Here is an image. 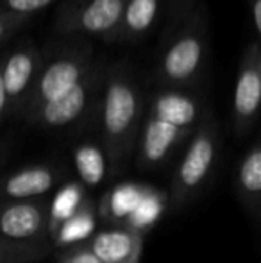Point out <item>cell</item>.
Wrapping results in <instances>:
<instances>
[{
  "label": "cell",
  "instance_id": "cell-26",
  "mask_svg": "<svg viewBox=\"0 0 261 263\" xmlns=\"http://www.w3.org/2000/svg\"><path fill=\"white\" fill-rule=\"evenodd\" d=\"M9 117V106H7L6 88H4V77H2V55H0V124Z\"/></svg>",
  "mask_w": 261,
  "mask_h": 263
},
{
  "label": "cell",
  "instance_id": "cell-7",
  "mask_svg": "<svg viewBox=\"0 0 261 263\" xmlns=\"http://www.w3.org/2000/svg\"><path fill=\"white\" fill-rule=\"evenodd\" d=\"M124 0H66L56 16L63 38H98L116 42Z\"/></svg>",
  "mask_w": 261,
  "mask_h": 263
},
{
  "label": "cell",
  "instance_id": "cell-24",
  "mask_svg": "<svg viewBox=\"0 0 261 263\" xmlns=\"http://www.w3.org/2000/svg\"><path fill=\"white\" fill-rule=\"evenodd\" d=\"M31 18H20V16H7V14H0V45L11 40L18 31L29 24Z\"/></svg>",
  "mask_w": 261,
  "mask_h": 263
},
{
  "label": "cell",
  "instance_id": "cell-20",
  "mask_svg": "<svg viewBox=\"0 0 261 263\" xmlns=\"http://www.w3.org/2000/svg\"><path fill=\"white\" fill-rule=\"evenodd\" d=\"M52 253L49 240L45 242H13L0 238V263H36Z\"/></svg>",
  "mask_w": 261,
  "mask_h": 263
},
{
  "label": "cell",
  "instance_id": "cell-23",
  "mask_svg": "<svg viewBox=\"0 0 261 263\" xmlns=\"http://www.w3.org/2000/svg\"><path fill=\"white\" fill-rule=\"evenodd\" d=\"M56 263H102L90 246L86 243H79V246L66 247V249H59L56 254Z\"/></svg>",
  "mask_w": 261,
  "mask_h": 263
},
{
  "label": "cell",
  "instance_id": "cell-16",
  "mask_svg": "<svg viewBox=\"0 0 261 263\" xmlns=\"http://www.w3.org/2000/svg\"><path fill=\"white\" fill-rule=\"evenodd\" d=\"M161 0H124L116 42L138 43L149 34L159 18Z\"/></svg>",
  "mask_w": 261,
  "mask_h": 263
},
{
  "label": "cell",
  "instance_id": "cell-10",
  "mask_svg": "<svg viewBox=\"0 0 261 263\" xmlns=\"http://www.w3.org/2000/svg\"><path fill=\"white\" fill-rule=\"evenodd\" d=\"M0 238L13 242L49 240V199L0 201Z\"/></svg>",
  "mask_w": 261,
  "mask_h": 263
},
{
  "label": "cell",
  "instance_id": "cell-15",
  "mask_svg": "<svg viewBox=\"0 0 261 263\" xmlns=\"http://www.w3.org/2000/svg\"><path fill=\"white\" fill-rule=\"evenodd\" d=\"M73 165H75L79 183L84 188H97L113 176V166L108 153L101 142L84 140L77 143L72 151Z\"/></svg>",
  "mask_w": 261,
  "mask_h": 263
},
{
  "label": "cell",
  "instance_id": "cell-3",
  "mask_svg": "<svg viewBox=\"0 0 261 263\" xmlns=\"http://www.w3.org/2000/svg\"><path fill=\"white\" fill-rule=\"evenodd\" d=\"M208 22L198 4L193 13L168 34L154 66L157 88L190 90L200 81L208 61Z\"/></svg>",
  "mask_w": 261,
  "mask_h": 263
},
{
  "label": "cell",
  "instance_id": "cell-2",
  "mask_svg": "<svg viewBox=\"0 0 261 263\" xmlns=\"http://www.w3.org/2000/svg\"><path fill=\"white\" fill-rule=\"evenodd\" d=\"M101 124V143L108 153L113 172L136 151L142 125L145 95L134 70L127 63L106 66L104 83L97 107Z\"/></svg>",
  "mask_w": 261,
  "mask_h": 263
},
{
  "label": "cell",
  "instance_id": "cell-12",
  "mask_svg": "<svg viewBox=\"0 0 261 263\" xmlns=\"http://www.w3.org/2000/svg\"><path fill=\"white\" fill-rule=\"evenodd\" d=\"M145 236L124 226H109L88 240V246L102 263H139Z\"/></svg>",
  "mask_w": 261,
  "mask_h": 263
},
{
  "label": "cell",
  "instance_id": "cell-6",
  "mask_svg": "<svg viewBox=\"0 0 261 263\" xmlns=\"http://www.w3.org/2000/svg\"><path fill=\"white\" fill-rule=\"evenodd\" d=\"M104 65L93 63V66L75 86L70 88L61 97L39 106L31 115H27L25 120L34 127L47 131H57L81 122L97 107L104 83Z\"/></svg>",
  "mask_w": 261,
  "mask_h": 263
},
{
  "label": "cell",
  "instance_id": "cell-18",
  "mask_svg": "<svg viewBox=\"0 0 261 263\" xmlns=\"http://www.w3.org/2000/svg\"><path fill=\"white\" fill-rule=\"evenodd\" d=\"M168 210V192L163 188H157L149 184L143 194L139 204L132 211V215L127 218L124 228H129L132 231L145 236L157 222L163 218L165 211Z\"/></svg>",
  "mask_w": 261,
  "mask_h": 263
},
{
  "label": "cell",
  "instance_id": "cell-17",
  "mask_svg": "<svg viewBox=\"0 0 261 263\" xmlns=\"http://www.w3.org/2000/svg\"><path fill=\"white\" fill-rule=\"evenodd\" d=\"M97 204L91 199H88L77 213L66 218L56 231L50 233V246L59 251L72 246H79V243H86L97 231Z\"/></svg>",
  "mask_w": 261,
  "mask_h": 263
},
{
  "label": "cell",
  "instance_id": "cell-14",
  "mask_svg": "<svg viewBox=\"0 0 261 263\" xmlns=\"http://www.w3.org/2000/svg\"><path fill=\"white\" fill-rule=\"evenodd\" d=\"M147 186L149 184L138 181H122L106 190L97 204L98 218L109 226H126L127 218L142 201Z\"/></svg>",
  "mask_w": 261,
  "mask_h": 263
},
{
  "label": "cell",
  "instance_id": "cell-11",
  "mask_svg": "<svg viewBox=\"0 0 261 263\" xmlns=\"http://www.w3.org/2000/svg\"><path fill=\"white\" fill-rule=\"evenodd\" d=\"M63 179V170L50 163L22 166L0 177V201H25L49 195Z\"/></svg>",
  "mask_w": 261,
  "mask_h": 263
},
{
  "label": "cell",
  "instance_id": "cell-25",
  "mask_svg": "<svg viewBox=\"0 0 261 263\" xmlns=\"http://www.w3.org/2000/svg\"><path fill=\"white\" fill-rule=\"evenodd\" d=\"M247 2V11H249V20L254 29L256 36L261 34V0H245Z\"/></svg>",
  "mask_w": 261,
  "mask_h": 263
},
{
  "label": "cell",
  "instance_id": "cell-21",
  "mask_svg": "<svg viewBox=\"0 0 261 263\" xmlns=\"http://www.w3.org/2000/svg\"><path fill=\"white\" fill-rule=\"evenodd\" d=\"M56 0H0V14L32 18V14L47 9Z\"/></svg>",
  "mask_w": 261,
  "mask_h": 263
},
{
  "label": "cell",
  "instance_id": "cell-4",
  "mask_svg": "<svg viewBox=\"0 0 261 263\" xmlns=\"http://www.w3.org/2000/svg\"><path fill=\"white\" fill-rule=\"evenodd\" d=\"M220 156V129L211 111L202 113L195 131L175 166L168 192V208L188 206L211 179Z\"/></svg>",
  "mask_w": 261,
  "mask_h": 263
},
{
  "label": "cell",
  "instance_id": "cell-9",
  "mask_svg": "<svg viewBox=\"0 0 261 263\" xmlns=\"http://www.w3.org/2000/svg\"><path fill=\"white\" fill-rule=\"evenodd\" d=\"M261 104V47L259 40H252L245 47L238 65L236 84L233 95V127L244 136L254 127Z\"/></svg>",
  "mask_w": 261,
  "mask_h": 263
},
{
  "label": "cell",
  "instance_id": "cell-5",
  "mask_svg": "<svg viewBox=\"0 0 261 263\" xmlns=\"http://www.w3.org/2000/svg\"><path fill=\"white\" fill-rule=\"evenodd\" d=\"M93 63V47L86 38H65L63 43L43 54L42 70L22 117L66 93L86 76Z\"/></svg>",
  "mask_w": 261,
  "mask_h": 263
},
{
  "label": "cell",
  "instance_id": "cell-1",
  "mask_svg": "<svg viewBox=\"0 0 261 263\" xmlns=\"http://www.w3.org/2000/svg\"><path fill=\"white\" fill-rule=\"evenodd\" d=\"M200 99L190 90L157 88L145 101L136 163L142 170L167 165L190 140L202 117Z\"/></svg>",
  "mask_w": 261,
  "mask_h": 263
},
{
  "label": "cell",
  "instance_id": "cell-27",
  "mask_svg": "<svg viewBox=\"0 0 261 263\" xmlns=\"http://www.w3.org/2000/svg\"><path fill=\"white\" fill-rule=\"evenodd\" d=\"M4 156V145H0V159H2Z\"/></svg>",
  "mask_w": 261,
  "mask_h": 263
},
{
  "label": "cell",
  "instance_id": "cell-8",
  "mask_svg": "<svg viewBox=\"0 0 261 263\" xmlns=\"http://www.w3.org/2000/svg\"><path fill=\"white\" fill-rule=\"evenodd\" d=\"M43 52L29 40L16 43L2 55V77L9 117H22L42 70Z\"/></svg>",
  "mask_w": 261,
  "mask_h": 263
},
{
  "label": "cell",
  "instance_id": "cell-22",
  "mask_svg": "<svg viewBox=\"0 0 261 263\" xmlns=\"http://www.w3.org/2000/svg\"><path fill=\"white\" fill-rule=\"evenodd\" d=\"M198 6V0H167L168 11V34L179 27L193 9Z\"/></svg>",
  "mask_w": 261,
  "mask_h": 263
},
{
  "label": "cell",
  "instance_id": "cell-13",
  "mask_svg": "<svg viewBox=\"0 0 261 263\" xmlns=\"http://www.w3.org/2000/svg\"><path fill=\"white\" fill-rule=\"evenodd\" d=\"M234 194L254 222L261 217V143L256 140L242 156L236 168Z\"/></svg>",
  "mask_w": 261,
  "mask_h": 263
},
{
  "label": "cell",
  "instance_id": "cell-19",
  "mask_svg": "<svg viewBox=\"0 0 261 263\" xmlns=\"http://www.w3.org/2000/svg\"><path fill=\"white\" fill-rule=\"evenodd\" d=\"M86 188L79 181H68L56 190L54 197L49 201V235L56 231L61 224L81 210L88 201Z\"/></svg>",
  "mask_w": 261,
  "mask_h": 263
}]
</instances>
